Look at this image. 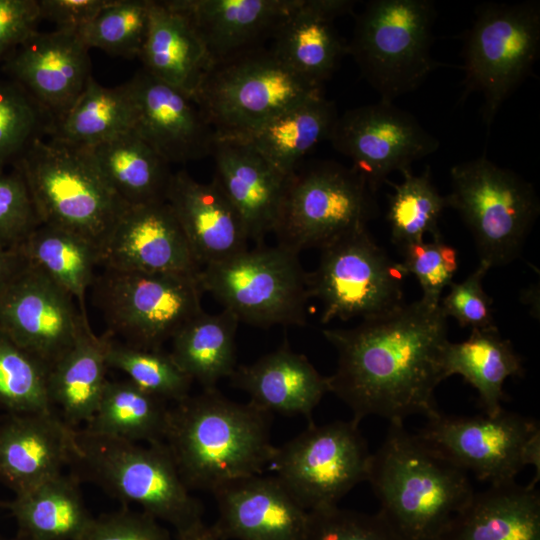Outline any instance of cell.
Returning a JSON list of instances; mask_svg holds the SVG:
<instances>
[{
    "label": "cell",
    "mask_w": 540,
    "mask_h": 540,
    "mask_svg": "<svg viewBox=\"0 0 540 540\" xmlns=\"http://www.w3.org/2000/svg\"><path fill=\"white\" fill-rule=\"evenodd\" d=\"M337 351V367L327 377L329 392L360 423L368 416L403 422L440 411L434 392L445 379L442 369L447 317L440 305L423 300L402 304L352 328L323 329Z\"/></svg>",
    "instance_id": "1"
},
{
    "label": "cell",
    "mask_w": 540,
    "mask_h": 540,
    "mask_svg": "<svg viewBox=\"0 0 540 540\" xmlns=\"http://www.w3.org/2000/svg\"><path fill=\"white\" fill-rule=\"evenodd\" d=\"M270 424L271 414L251 403L203 389L170 408L164 443L189 490L213 493L268 467Z\"/></svg>",
    "instance_id": "2"
},
{
    "label": "cell",
    "mask_w": 540,
    "mask_h": 540,
    "mask_svg": "<svg viewBox=\"0 0 540 540\" xmlns=\"http://www.w3.org/2000/svg\"><path fill=\"white\" fill-rule=\"evenodd\" d=\"M389 423L366 479L379 501L378 514L402 540H438L475 492L468 473L403 422Z\"/></svg>",
    "instance_id": "3"
},
{
    "label": "cell",
    "mask_w": 540,
    "mask_h": 540,
    "mask_svg": "<svg viewBox=\"0 0 540 540\" xmlns=\"http://www.w3.org/2000/svg\"><path fill=\"white\" fill-rule=\"evenodd\" d=\"M88 480L124 504H135L177 535L203 523V508L184 483L164 442L142 444L74 432L71 464Z\"/></svg>",
    "instance_id": "4"
},
{
    "label": "cell",
    "mask_w": 540,
    "mask_h": 540,
    "mask_svg": "<svg viewBox=\"0 0 540 540\" xmlns=\"http://www.w3.org/2000/svg\"><path fill=\"white\" fill-rule=\"evenodd\" d=\"M13 166L26 181L41 224L79 234L97 247L128 207L88 148L39 138Z\"/></svg>",
    "instance_id": "5"
},
{
    "label": "cell",
    "mask_w": 540,
    "mask_h": 540,
    "mask_svg": "<svg viewBox=\"0 0 540 540\" xmlns=\"http://www.w3.org/2000/svg\"><path fill=\"white\" fill-rule=\"evenodd\" d=\"M322 86L296 74L258 47L213 65L195 96L216 138L241 139L285 110L321 95Z\"/></svg>",
    "instance_id": "6"
},
{
    "label": "cell",
    "mask_w": 540,
    "mask_h": 540,
    "mask_svg": "<svg viewBox=\"0 0 540 540\" xmlns=\"http://www.w3.org/2000/svg\"><path fill=\"white\" fill-rule=\"evenodd\" d=\"M435 17L430 0H371L356 16L347 53L380 100L415 90L440 65L431 56Z\"/></svg>",
    "instance_id": "7"
},
{
    "label": "cell",
    "mask_w": 540,
    "mask_h": 540,
    "mask_svg": "<svg viewBox=\"0 0 540 540\" xmlns=\"http://www.w3.org/2000/svg\"><path fill=\"white\" fill-rule=\"evenodd\" d=\"M450 178L448 207L470 230L480 262L491 269L517 259L540 212L534 187L485 155L454 165Z\"/></svg>",
    "instance_id": "8"
},
{
    "label": "cell",
    "mask_w": 540,
    "mask_h": 540,
    "mask_svg": "<svg viewBox=\"0 0 540 540\" xmlns=\"http://www.w3.org/2000/svg\"><path fill=\"white\" fill-rule=\"evenodd\" d=\"M297 252L281 246L246 249L204 266L201 289L210 293L239 322L253 326H302L310 297L308 273Z\"/></svg>",
    "instance_id": "9"
},
{
    "label": "cell",
    "mask_w": 540,
    "mask_h": 540,
    "mask_svg": "<svg viewBox=\"0 0 540 540\" xmlns=\"http://www.w3.org/2000/svg\"><path fill=\"white\" fill-rule=\"evenodd\" d=\"M364 178L352 167L318 161L288 176L273 233L278 245L297 253L322 249L378 214Z\"/></svg>",
    "instance_id": "10"
},
{
    "label": "cell",
    "mask_w": 540,
    "mask_h": 540,
    "mask_svg": "<svg viewBox=\"0 0 540 540\" xmlns=\"http://www.w3.org/2000/svg\"><path fill=\"white\" fill-rule=\"evenodd\" d=\"M539 50L538 1L488 3L478 8L465 40V84L482 95L488 126L529 75Z\"/></svg>",
    "instance_id": "11"
},
{
    "label": "cell",
    "mask_w": 540,
    "mask_h": 540,
    "mask_svg": "<svg viewBox=\"0 0 540 540\" xmlns=\"http://www.w3.org/2000/svg\"><path fill=\"white\" fill-rule=\"evenodd\" d=\"M372 453L351 419L309 426L275 447L268 467L308 512L338 506L366 481Z\"/></svg>",
    "instance_id": "12"
},
{
    "label": "cell",
    "mask_w": 540,
    "mask_h": 540,
    "mask_svg": "<svg viewBox=\"0 0 540 540\" xmlns=\"http://www.w3.org/2000/svg\"><path fill=\"white\" fill-rule=\"evenodd\" d=\"M401 263L394 262L362 227L321 249L319 264L308 273L310 297L321 301V322L362 320L402 304Z\"/></svg>",
    "instance_id": "13"
},
{
    "label": "cell",
    "mask_w": 540,
    "mask_h": 540,
    "mask_svg": "<svg viewBox=\"0 0 540 540\" xmlns=\"http://www.w3.org/2000/svg\"><path fill=\"white\" fill-rule=\"evenodd\" d=\"M417 436L442 457L490 485L515 481L532 465L540 478V429L528 417L504 409L494 416H450L439 412L428 418Z\"/></svg>",
    "instance_id": "14"
},
{
    "label": "cell",
    "mask_w": 540,
    "mask_h": 540,
    "mask_svg": "<svg viewBox=\"0 0 540 540\" xmlns=\"http://www.w3.org/2000/svg\"><path fill=\"white\" fill-rule=\"evenodd\" d=\"M95 286L110 330L138 348L161 349L203 311L198 275L105 268Z\"/></svg>",
    "instance_id": "15"
},
{
    "label": "cell",
    "mask_w": 540,
    "mask_h": 540,
    "mask_svg": "<svg viewBox=\"0 0 540 540\" xmlns=\"http://www.w3.org/2000/svg\"><path fill=\"white\" fill-rule=\"evenodd\" d=\"M328 140L374 193L392 172L411 169L440 145L412 114L383 100L338 115Z\"/></svg>",
    "instance_id": "16"
},
{
    "label": "cell",
    "mask_w": 540,
    "mask_h": 540,
    "mask_svg": "<svg viewBox=\"0 0 540 540\" xmlns=\"http://www.w3.org/2000/svg\"><path fill=\"white\" fill-rule=\"evenodd\" d=\"M88 324L73 297L28 263L0 296V330L48 370Z\"/></svg>",
    "instance_id": "17"
},
{
    "label": "cell",
    "mask_w": 540,
    "mask_h": 540,
    "mask_svg": "<svg viewBox=\"0 0 540 540\" xmlns=\"http://www.w3.org/2000/svg\"><path fill=\"white\" fill-rule=\"evenodd\" d=\"M105 268L147 273L198 275L183 230L169 204L128 206L98 247Z\"/></svg>",
    "instance_id": "18"
},
{
    "label": "cell",
    "mask_w": 540,
    "mask_h": 540,
    "mask_svg": "<svg viewBox=\"0 0 540 540\" xmlns=\"http://www.w3.org/2000/svg\"><path fill=\"white\" fill-rule=\"evenodd\" d=\"M89 50L78 32L36 31L5 59L0 69L5 77L23 87L54 122L70 108L92 76Z\"/></svg>",
    "instance_id": "19"
},
{
    "label": "cell",
    "mask_w": 540,
    "mask_h": 540,
    "mask_svg": "<svg viewBox=\"0 0 540 540\" xmlns=\"http://www.w3.org/2000/svg\"><path fill=\"white\" fill-rule=\"evenodd\" d=\"M134 131L168 164L211 156L216 134L195 99L143 69L129 81Z\"/></svg>",
    "instance_id": "20"
},
{
    "label": "cell",
    "mask_w": 540,
    "mask_h": 540,
    "mask_svg": "<svg viewBox=\"0 0 540 540\" xmlns=\"http://www.w3.org/2000/svg\"><path fill=\"white\" fill-rule=\"evenodd\" d=\"M223 540H306L309 512L280 480L261 474L231 481L213 493Z\"/></svg>",
    "instance_id": "21"
},
{
    "label": "cell",
    "mask_w": 540,
    "mask_h": 540,
    "mask_svg": "<svg viewBox=\"0 0 540 540\" xmlns=\"http://www.w3.org/2000/svg\"><path fill=\"white\" fill-rule=\"evenodd\" d=\"M74 432L54 411L8 413L0 419V480L16 495L62 474Z\"/></svg>",
    "instance_id": "22"
},
{
    "label": "cell",
    "mask_w": 540,
    "mask_h": 540,
    "mask_svg": "<svg viewBox=\"0 0 540 540\" xmlns=\"http://www.w3.org/2000/svg\"><path fill=\"white\" fill-rule=\"evenodd\" d=\"M165 201L200 269L248 249L242 219L215 179L200 183L185 170L172 173Z\"/></svg>",
    "instance_id": "23"
},
{
    "label": "cell",
    "mask_w": 540,
    "mask_h": 540,
    "mask_svg": "<svg viewBox=\"0 0 540 540\" xmlns=\"http://www.w3.org/2000/svg\"><path fill=\"white\" fill-rule=\"evenodd\" d=\"M203 42L212 66L261 47L296 0H168Z\"/></svg>",
    "instance_id": "24"
},
{
    "label": "cell",
    "mask_w": 540,
    "mask_h": 540,
    "mask_svg": "<svg viewBox=\"0 0 540 540\" xmlns=\"http://www.w3.org/2000/svg\"><path fill=\"white\" fill-rule=\"evenodd\" d=\"M211 156L213 179L239 213L248 239L259 246L274 230L288 177L240 140L216 138Z\"/></svg>",
    "instance_id": "25"
},
{
    "label": "cell",
    "mask_w": 540,
    "mask_h": 540,
    "mask_svg": "<svg viewBox=\"0 0 540 540\" xmlns=\"http://www.w3.org/2000/svg\"><path fill=\"white\" fill-rule=\"evenodd\" d=\"M355 5L350 0H296L276 28L270 50L296 74L322 86L347 53L333 22L352 13Z\"/></svg>",
    "instance_id": "26"
},
{
    "label": "cell",
    "mask_w": 540,
    "mask_h": 540,
    "mask_svg": "<svg viewBox=\"0 0 540 540\" xmlns=\"http://www.w3.org/2000/svg\"><path fill=\"white\" fill-rule=\"evenodd\" d=\"M232 384L249 395V403L271 414L312 413L329 392L328 379L287 343L249 365L236 367Z\"/></svg>",
    "instance_id": "27"
},
{
    "label": "cell",
    "mask_w": 540,
    "mask_h": 540,
    "mask_svg": "<svg viewBox=\"0 0 540 540\" xmlns=\"http://www.w3.org/2000/svg\"><path fill=\"white\" fill-rule=\"evenodd\" d=\"M438 540H540L536 485L512 481L474 492Z\"/></svg>",
    "instance_id": "28"
},
{
    "label": "cell",
    "mask_w": 540,
    "mask_h": 540,
    "mask_svg": "<svg viewBox=\"0 0 540 540\" xmlns=\"http://www.w3.org/2000/svg\"><path fill=\"white\" fill-rule=\"evenodd\" d=\"M139 59L148 74L194 99L212 67L192 24L167 1L150 0L149 27Z\"/></svg>",
    "instance_id": "29"
},
{
    "label": "cell",
    "mask_w": 540,
    "mask_h": 540,
    "mask_svg": "<svg viewBox=\"0 0 540 540\" xmlns=\"http://www.w3.org/2000/svg\"><path fill=\"white\" fill-rule=\"evenodd\" d=\"M0 506L15 519L18 537L29 540H77L94 518L74 475L60 474Z\"/></svg>",
    "instance_id": "30"
},
{
    "label": "cell",
    "mask_w": 540,
    "mask_h": 540,
    "mask_svg": "<svg viewBox=\"0 0 540 540\" xmlns=\"http://www.w3.org/2000/svg\"><path fill=\"white\" fill-rule=\"evenodd\" d=\"M337 118L334 103L321 94L285 110L236 140L249 144L288 177L318 143L328 140Z\"/></svg>",
    "instance_id": "31"
},
{
    "label": "cell",
    "mask_w": 540,
    "mask_h": 540,
    "mask_svg": "<svg viewBox=\"0 0 540 540\" xmlns=\"http://www.w3.org/2000/svg\"><path fill=\"white\" fill-rule=\"evenodd\" d=\"M442 369L445 379L456 374L473 386L489 416L503 410L506 379L524 373L520 356L497 327L471 330L469 337L458 343L449 341L443 352Z\"/></svg>",
    "instance_id": "32"
},
{
    "label": "cell",
    "mask_w": 540,
    "mask_h": 540,
    "mask_svg": "<svg viewBox=\"0 0 540 540\" xmlns=\"http://www.w3.org/2000/svg\"><path fill=\"white\" fill-rule=\"evenodd\" d=\"M106 337L85 325L74 345L49 369L47 388L52 408L69 426L87 423L107 382Z\"/></svg>",
    "instance_id": "33"
},
{
    "label": "cell",
    "mask_w": 540,
    "mask_h": 540,
    "mask_svg": "<svg viewBox=\"0 0 540 540\" xmlns=\"http://www.w3.org/2000/svg\"><path fill=\"white\" fill-rule=\"evenodd\" d=\"M101 173L128 206L164 201L169 164L134 130L89 148Z\"/></svg>",
    "instance_id": "34"
},
{
    "label": "cell",
    "mask_w": 540,
    "mask_h": 540,
    "mask_svg": "<svg viewBox=\"0 0 540 540\" xmlns=\"http://www.w3.org/2000/svg\"><path fill=\"white\" fill-rule=\"evenodd\" d=\"M135 121L127 82L105 87L91 76L70 108L53 122L48 136L89 149L134 130Z\"/></svg>",
    "instance_id": "35"
},
{
    "label": "cell",
    "mask_w": 540,
    "mask_h": 540,
    "mask_svg": "<svg viewBox=\"0 0 540 540\" xmlns=\"http://www.w3.org/2000/svg\"><path fill=\"white\" fill-rule=\"evenodd\" d=\"M238 319L229 311H202L189 320L171 339L170 356L192 382L203 389L215 388L219 380L236 369L235 336Z\"/></svg>",
    "instance_id": "36"
},
{
    "label": "cell",
    "mask_w": 540,
    "mask_h": 540,
    "mask_svg": "<svg viewBox=\"0 0 540 540\" xmlns=\"http://www.w3.org/2000/svg\"><path fill=\"white\" fill-rule=\"evenodd\" d=\"M170 408L130 380H107L84 431L135 443L164 442Z\"/></svg>",
    "instance_id": "37"
},
{
    "label": "cell",
    "mask_w": 540,
    "mask_h": 540,
    "mask_svg": "<svg viewBox=\"0 0 540 540\" xmlns=\"http://www.w3.org/2000/svg\"><path fill=\"white\" fill-rule=\"evenodd\" d=\"M17 248L29 265L77 300L81 313L87 317L85 296L94 283V268L99 264L95 243L74 232L41 224Z\"/></svg>",
    "instance_id": "38"
},
{
    "label": "cell",
    "mask_w": 540,
    "mask_h": 540,
    "mask_svg": "<svg viewBox=\"0 0 540 540\" xmlns=\"http://www.w3.org/2000/svg\"><path fill=\"white\" fill-rule=\"evenodd\" d=\"M403 181L392 184L394 193L389 197L387 221L391 240L400 249L424 241L426 234L440 238L438 221L448 207L446 196H442L431 180L427 167L421 174L414 175L411 169L402 172Z\"/></svg>",
    "instance_id": "39"
},
{
    "label": "cell",
    "mask_w": 540,
    "mask_h": 540,
    "mask_svg": "<svg viewBox=\"0 0 540 540\" xmlns=\"http://www.w3.org/2000/svg\"><path fill=\"white\" fill-rule=\"evenodd\" d=\"M107 366L122 371L133 384L164 401L189 396L192 380L161 349H143L106 337Z\"/></svg>",
    "instance_id": "40"
},
{
    "label": "cell",
    "mask_w": 540,
    "mask_h": 540,
    "mask_svg": "<svg viewBox=\"0 0 540 540\" xmlns=\"http://www.w3.org/2000/svg\"><path fill=\"white\" fill-rule=\"evenodd\" d=\"M48 368L0 330V407L8 413L54 411Z\"/></svg>",
    "instance_id": "41"
},
{
    "label": "cell",
    "mask_w": 540,
    "mask_h": 540,
    "mask_svg": "<svg viewBox=\"0 0 540 540\" xmlns=\"http://www.w3.org/2000/svg\"><path fill=\"white\" fill-rule=\"evenodd\" d=\"M150 0H110L78 31L89 48L112 56L139 58L149 27Z\"/></svg>",
    "instance_id": "42"
},
{
    "label": "cell",
    "mask_w": 540,
    "mask_h": 540,
    "mask_svg": "<svg viewBox=\"0 0 540 540\" xmlns=\"http://www.w3.org/2000/svg\"><path fill=\"white\" fill-rule=\"evenodd\" d=\"M52 123L23 87L0 77V171L13 166L35 140L49 135Z\"/></svg>",
    "instance_id": "43"
},
{
    "label": "cell",
    "mask_w": 540,
    "mask_h": 540,
    "mask_svg": "<svg viewBox=\"0 0 540 540\" xmlns=\"http://www.w3.org/2000/svg\"><path fill=\"white\" fill-rule=\"evenodd\" d=\"M401 251L403 261L400 263L406 275H414L418 280L421 300L438 306L442 292L452 283L458 270L457 250L440 237L410 244Z\"/></svg>",
    "instance_id": "44"
},
{
    "label": "cell",
    "mask_w": 540,
    "mask_h": 540,
    "mask_svg": "<svg viewBox=\"0 0 540 540\" xmlns=\"http://www.w3.org/2000/svg\"><path fill=\"white\" fill-rule=\"evenodd\" d=\"M306 540H402L377 513L334 506L309 512Z\"/></svg>",
    "instance_id": "45"
},
{
    "label": "cell",
    "mask_w": 540,
    "mask_h": 540,
    "mask_svg": "<svg viewBox=\"0 0 540 540\" xmlns=\"http://www.w3.org/2000/svg\"><path fill=\"white\" fill-rule=\"evenodd\" d=\"M39 225L31 194L20 170L0 171V242L17 248Z\"/></svg>",
    "instance_id": "46"
},
{
    "label": "cell",
    "mask_w": 540,
    "mask_h": 540,
    "mask_svg": "<svg viewBox=\"0 0 540 540\" xmlns=\"http://www.w3.org/2000/svg\"><path fill=\"white\" fill-rule=\"evenodd\" d=\"M489 269L479 262L476 270L465 280L449 285V292L439 303L447 318L452 317L461 327H470L471 330L496 327L492 300L483 288V279Z\"/></svg>",
    "instance_id": "47"
},
{
    "label": "cell",
    "mask_w": 540,
    "mask_h": 540,
    "mask_svg": "<svg viewBox=\"0 0 540 540\" xmlns=\"http://www.w3.org/2000/svg\"><path fill=\"white\" fill-rule=\"evenodd\" d=\"M77 540H172L158 520L143 511L122 509L93 518Z\"/></svg>",
    "instance_id": "48"
},
{
    "label": "cell",
    "mask_w": 540,
    "mask_h": 540,
    "mask_svg": "<svg viewBox=\"0 0 540 540\" xmlns=\"http://www.w3.org/2000/svg\"><path fill=\"white\" fill-rule=\"evenodd\" d=\"M40 21L38 0H0V66Z\"/></svg>",
    "instance_id": "49"
},
{
    "label": "cell",
    "mask_w": 540,
    "mask_h": 540,
    "mask_svg": "<svg viewBox=\"0 0 540 540\" xmlns=\"http://www.w3.org/2000/svg\"><path fill=\"white\" fill-rule=\"evenodd\" d=\"M110 0H38L41 20L56 30L78 32L89 24Z\"/></svg>",
    "instance_id": "50"
},
{
    "label": "cell",
    "mask_w": 540,
    "mask_h": 540,
    "mask_svg": "<svg viewBox=\"0 0 540 540\" xmlns=\"http://www.w3.org/2000/svg\"><path fill=\"white\" fill-rule=\"evenodd\" d=\"M27 262L18 248L0 242V296L26 268Z\"/></svg>",
    "instance_id": "51"
},
{
    "label": "cell",
    "mask_w": 540,
    "mask_h": 540,
    "mask_svg": "<svg viewBox=\"0 0 540 540\" xmlns=\"http://www.w3.org/2000/svg\"><path fill=\"white\" fill-rule=\"evenodd\" d=\"M178 540H223L214 531L212 526H206L204 523L192 528L191 530L177 535Z\"/></svg>",
    "instance_id": "52"
},
{
    "label": "cell",
    "mask_w": 540,
    "mask_h": 540,
    "mask_svg": "<svg viewBox=\"0 0 540 540\" xmlns=\"http://www.w3.org/2000/svg\"><path fill=\"white\" fill-rule=\"evenodd\" d=\"M0 540H29V539H26V538H22V537H18V536H17V537L14 538V539H4V538H1V537H0Z\"/></svg>",
    "instance_id": "53"
},
{
    "label": "cell",
    "mask_w": 540,
    "mask_h": 540,
    "mask_svg": "<svg viewBox=\"0 0 540 540\" xmlns=\"http://www.w3.org/2000/svg\"><path fill=\"white\" fill-rule=\"evenodd\" d=\"M1 503V502H0Z\"/></svg>",
    "instance_id": "54"
}]
</instances>
